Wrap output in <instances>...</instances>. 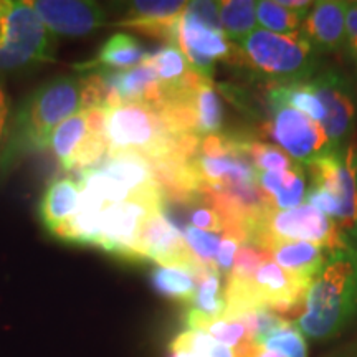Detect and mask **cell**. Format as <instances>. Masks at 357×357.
I'll use <instances>...</instances> for the list:
<instances>
[{"instance_id": "obj_6", "label": "cell", "mask_w": 357, "mask_h": 357, "mask_svg": "<svg viewBox=\"0 0 357 357\" xmlns=\"http://www.w3.org/2000/svg\"><path fill=\"white\" fill-rule=\"evenodd\" d=\"M162 208H166V194L160 185L121 204L108 205L100 217V238L96 247L114 257L141 260L137 238L142 223L151 213Z\"/></svg>"}, {"instance_id": "obj_36", "label": "cell", "mask_w": 357, "mask_h": 357, "mask_svg": "<svg viewBox=\"0 0 357 357\" xmlns=\"http://www.w3.org/2000/svg\"><path fill=\"white\" fill-rule=\"evenodd\" d=\"M7 114H8L7 98H6V93H3V89H2V86H0V141H2L3 131H6Z\"/></svg>"}, {"instance_id": "obj_8", "label": "cell", "mask_w": 357, "mask_h": 357, "mask_svg": "<svg viewBox=\"0 0 357 357\" xmlns=\"http://www.w3.org/2000/svg\"><path fill=\"white\" fill-rule=\"evenodd\" d=\"M268 102L270 121L266 124V131L294 162L307 166L321 155L337 151L331 146L319 123L276 100L268 98Z\"/></svg>"}, {"instance_id": "obj_3", "label": "cell", "mask_w": 357, "mask_h": 357, "mask_svg": "<svg viewBox=\"0 0 357 357\" xmlns=\"http://www.w3.org/2000/svg\"><path fill=\"white\" fill-rule=\"evenodd\" d=\"M238 43L236 63L275 86L310 82L318 68V52L301 32L281 35L258 26Z\"/></svg>"}, {"instance_id": "obj_28", "label": "cell", "mask_w": 357, "mask_h": 357, "mask_svg": "<svg viewBox=\"0 0 357 357\" xmlns=\"http://www.w3.org/2000/svg\"><path fill=\"white\" fill-rule=\"evenodd\" d=\"M247 153L258 172L289 171V169L298 166L278 146L268 144V142H261L257 139H250V137L247 139Z\"/></svg>"}, {"instance_id": "obj_9", "label": "cell", "mask_w": 357, "mask_h": 357, "mask_svg": "<svg viewBox=\"0 0 357 357\" xmlns=\"http://www.w3.org/2000/svg\"><path fill=\"white\" fill-rule=\"evenodd\" d=\"M137 252L141 260H154L159 266L182 268L190 271L197 280L208 273H215L194 257L182 231L174 225L171 218H167L166 208L151 213L142 223L137 238Z\"/></svg>"}, {"instance_id": "obj_35", "label": "cell", "mask_w": 357, "mask_h": 357, "mask_svg": "<svg viewBox=\"0 0 357 357\" xmlns=\"http://www.w3.org/2000/svg\"><path fill=\"white\" fill-rule=\"evenodd\" d=\"M346 47L357 63V2L347 3L346 10Z\"/></svg>"}, {"instance_id": "obj_19", "label": "cell", "mask_w": 357, "mask_h": 357, "mask_svg": "<svg viewBox=\"0 0 357 357\" xmlns=\"http://www.w3.org/2000/svg\"><path fill=\"white\" fill-rule=\"evenodd\" d=\"M149 53L129 33H114L106 40L100 53L93 61L77 65L82 68H106V70H131L142 65Z\"/></svg>"}, {"instance_id": "obj_17", "label": "cell", "mask_w": 357, "mask_h": 357, "mask_svg": "<svg viewBox=\"0 0 357 357\" xmlns=\"http://www.w3.org/2000/svg\"><path fill=\"white\" fill-rule=\"evenodd\" d=\"M189 102L194 114L195 136L202 139L218 134L222 129L223 108L212 79L200 77L194 71L189 83Z\"/></svg>"}, {"instance_id": "obj_33", "label": "cell", "mask_w": 357, "mask_h": 357, "mask_svg": "<svg viewBox=\"0 0 357 357\" xmlns=\"http://www.w3.org/2000/svg\"><path fill=\"white\" fill-rule=\"evenodd\" d=\"M190 227L213 234H223V222L213 207H197L190 212Z\"/></svg>"}, {"instance_id": "obj_26", "label": "cell", "mask_w": 357, "mask_h": 357, "mask_svg": "<svg viewBox=\"0 0 357 357\" xmlns=\"http://www.w3.org/2000/svg\"><path fill=\"white\" fill-rule=\"evenodd\" d=\"M222 280L218 273H208L200 278L189 310L208 319L222 318L227 310L225 284Z\"/></svg>"}, {"instance_id": "obj_29", "label": "cell", "mask_w": 357, "mask_h": 357, "mask_svg": "<svg viewBox=\"0 0 357 357\" xmlns=\"http://www.w3.org/2000/svg\"><path fill=\"white\" fill-rule=\"evenodd\" d=\"M261 347L280 352L283 357H307L305 334L296 324L287 321L280 329L263 341Z\"/></svg>"}, {"instance_id": "obj_2", "label": "cell", "mask_w": 357, "mask_h": 357, "mask_svg": "<svg viewBox=\"0 0 357 357\" xmlns=\"http://www.w3.org/2000/svg\"><path fill=\"white\" fill-rule=\"evenodd\" d=\"M83 109V84L78 77H58L26 96L13 116L0 164L10 167L25 154L50 146L58 124Z\"/></svg>"}, {"instance_id": "obj_24", "label": "cell", "mask_w": 357, "mask_h": 357, "mask_svg": "<svg viewBox=\"0 0 357 357\" xmlns=\"http://www.w3.org/2000/svg\"><path fill=\"white\" fill-rule=\"evenodd\" d=\"M151 283L160 296L190 303L199 280L190 271L174 266H158L151 273Z\"/></svg>"}, {"instance_id": "obj_5", "label": "cell", "mask_w": 357, "mask_h": 357, "mask_svg": "<svg viewBox=\"0 0 357 357\" xmlns=\"http://www.w3.org/2000/svg\"><path fill=\"white\" fill-rule=\"evenodd\" d=\"M55 38L30 2H6L0 71H17L55 60Z\"/></svg>"}, {"instance_id": "obj_39", "label": "cell", "mask_w": 357, "mask_h": 357, "mask_svg": "<svg viewBox=\"0 0 357 357\" xmlns=\"http://www.w3.org/2000/svg\"><path fill=\"white\" fill-rule=\"evenodd\" d=\"M172 357H199V356L190 354V352H172Z\"/></svg>"}, {"instance_id": "obj_13", "label": "cell", "mask_w": 357, "mask_h": 357, "mask_svg": "<svg viewBox=\"0 0 357 357\" xmlns=\"http://www.w3.org/2000/svg\"><path fill=\"white\" fill-rule=\"evenodd\" d=\"M347 3L341 0L314 2L301 24L305 35L318 53L339 52L346 47V10Z\"/></svg>"}, {"instance_id": "obj_10", "label": "cell", "mask_w": 357, "mask_h": 357, "mask_svg": "<svg viewBox=\"0 0 357 357\" xmlns=\"http://www.w3.org/2000/svg\"><path fill=\"white\" fill-rule=\"evenodd\" d=\"M307 83L324 108L321 128L334 149H344L356 121V96L351 79L336 70H328Z\"/></svg>"}, {"instance_id": "obj_38", "label": "cell", "mask_w": 357, "mask_h": 357, "mask_svg": "<svg viewBox=\"0 0 357 357\" xmlns=\"http://www.w3.org/2000/svg\"><path fill=\"white\" fill-rule=\"evenodd\" d=\"M3 8H6V2H0V40L3 35Z\"/></svg>"}, {"instance_id": "obj_27", "label": "cell", "mask_w": 357, "mask_h": 357, "mask_svg": "<svg viewBox=\"0 0 357 357\" xmlns=\"http://www.w3.org/2000/svg\"><path fill=\"white\" fill-rule=\"evenodd\" d=\"M172 352H190L199 357H238L230 347L220 344L207 333L189 329L181 333L171 344Z\"/></svg>"}, {"instance_id": "obj_16", "label": "cell", "mask_w": 357, "mask_h": 357, "mask_svg": "<svg viewBox=\"0 0 357 357\" xmlns=\"http://www.w3.org/2000/svg\"><path fill=\"white\" fill-rule=\"evenodd\" d=\"M185 321L189 329H197V331L207 333L217 342L230 347L238 357H253L258 349L255 337H253L250 328L240 319H208L189 310L187 311Z\"/></svg>"}, {"instance_id": "obj_21", "label": "cell", "mask_w": 357, "mask_h": 357, "mask_svg": "<svg viewBox=\"0 0 357 357\" xmlns=\"http://www.w3.org/2000/svg\"><path fill=\"white\" fill-rule=\"evenodd\" d=\"M88 136V109L78 111L71 118L58 124L50 136V147L65 169H73L78 149Z\"/></svg>"}, {"instance_id": "obj_30", "label": "cell", "mask_w": 357, "mask_h": 357, "mask_svg": "<svg viewBox=\"0 0 357 357\" xmlns=\"http://www.w3.org/2000/svg\"><path fill=\"white\" fill-rule=\"evenodd\" d=\"M184 240L187 247L190 248V252L194 253V257L202 263L204 266L211 268L217 273L215 270V258L218 253V247H220L222 236L213 231H205L194 229V227L185 225V229L182 230Z\"/></svg>"}, {"instance_id": "obj_22", "label": "cell", "mask_w": 357, "mask_h": 357, "mask_svg": "<svg viewBox=\"0 0 357 357\" xmlns=\"http://www.w3.org/2000/svg\"><path fill=\"white\" fill-rule=\"evenodd\" d=\"M218 15L223 35L231 42H242L258 29L257 2L253 0H225L218 2Z\"/></svg>"}, {"instance_id": "obj_11", "label": "cell", "mask_w": 357, "mask_h": 357, "mask_svg": "<svg viewBox=\"0 0 357 357\" xmlns=\"http://www.w3.org/2000/svg\"><path fill=\"white\" fill-rule=\"evenodd\" d=\"M30 3L53 35L84 37L105 24V12L95 2L37 0Z\"/></svg>"}, {"instance_id": "obj_18", "label": "cell", "mask_w": 357, "mask_h": 357, "mask_svg": "<svg viewBox=\"0 0 357 357\" xmlns=\"http://www.w3.org/2000/svg\"><path fill=\"white\" fill-rule=\"evenodd\" d=\"M178 48H187L199 55L211 58V60L229 61L236 56V47L230 43V40L223 33H217L213 30L200 24L184 12L178 25Z\"/></svg>"}, {"instance_id": "obj_25", "label": "cell", "mask_w": 357, "mask_h": 357, "mask_svg": "<svg viewBox=\"0 0 357 357\" xmlns=\"http://www.w3.org/2000/svg\"><path fill=\"white\" fill-rule=\"evenodd\" d=\"M270 100H276L289 108L300 111L306 114L312 121L321 123L324 119V108L318 100V96L312 93L310 83H293V84H280L273 86L268 93Z\"/></svg>"}, {"instance_id": "obj_23", "label": "cell", "mask_w": 357, "mask_h": 357, "mask_svg": "<svg viewBox=\"0 0 357 357\" xmlns=\"http://www.w3.org/2000/svg\"><path fill=\"white\" fill-rule=\"evenodd\" d=\"M311 7L289 8L276 0H261L257 2L258 25L268 32L281 35L300 32V26Z\"/></svg>"}, {"instance_id": "obj_1", "label": "cell", "mask_w": 357, "mask_h": 357, "mask_svg": "<svg viewBox=\"0 0 357 357\" xmlns=\"http://www.w3.org/2000/svg\"><path fill=\"white\" fill-rule=\"evenodd\" d=\"M357 316V248L333 250L305 296L298 328L316 341L336 337Z\"/></svg>"}, {"instance_id": "obj_32", "label": "cell", "mask_w": 357, "mask_h": 357, "mask_svg": "<svg viewBox=\"0 0 357 357\" xmlns=\"http://www.w3.org/2000/svg\"><path fill=\"white\" fill-rule=\"evenodd\" d=\"M185 13L207 26V29L213 30V32L223 33L220 25V15H218V2H208V0L187 2Z\"/></svg>"}, {"instance_id": "obj_7", "label": "cell", "mask_w": 357, "mask_h": 357, "mask_svg": "<svg viewBox=\"0 0 357 357\" xmlns=\"http://www.w3.org/2000/svg\"><path fill=\"white\" fill-rule=\"evenodd\" d=\"M311 185L328 190L339 202L334 223L347 240L357 243V149L347 144L307 164Z\"/></svg>"}, {"instance_id": "obj_20", "label": "cell", "mask_w": 357, "mask_h": 357, "mask_svg": "<svg viewBox=\"0 0 357 357\" xmlns=\"http://www.w3.org/2000/svg\"><path fill=\"white\" fill-rule=\"evenodd\" d=\"M146 61L153 66L158 75L164 95H169L181 88L187 77L194 71L178 45L174 43H166L158 52L149 53Z\"/></svg>"}, {"instance_id": "obj_14", "label": "cell", "mask_w": 357, "mask_h": 357, "mask_svg": "<svg viewBox=\"0 0 357 357\" xmlns=\"http://www.w3.org/2000/svg\"><path fill=\"white\" fill-rule=\"evenodd\" d=\"M266 250L276 265L307 283H312V280L319 275L331 253L323 245L296 240L271 242Z\"/></svg>"}, {"instance_id": "obj_34", "label": "cell", "mask_w": 357, "mask_h": 357, "mask_svg": "<svg viewBox=\"0 0 357 357\" xmlns=\"http://www.w3.org/2000/svg\"><path fill=\"white\" fill-rule=\"evenodd\" d=\"M306 204L314 207L316 211L323 212L324 215L331 217L333 220L337 217L339 212V202L337 199L334 197L333 194H329L328 190L323 189H316V187H310L306 192Z\"/></svg>"}, {"instance_id": "obj_4", "label": "cell", "mask_w": 357, "mask_h": 357, "mask_svg": "<svg viewBox=\"0 0 357 357\" xmlns=\"http://www.w3.org/2000/svg\"><path fill=\"white\" fill-rule=\"evenodd\" d=\"M245 242H253L265 250L271 242L278 240L318 243L329 252L351 243L339 231L331 217L307 204L289 211H265L245 229Z\"/></svg>"}, {"instance_id": "obj_12", "label": "cell", "mask_w": 357, "mask_h": 357, "mask_svg": "<svg viewBox=\"0 0 357 357\" xmlns=\"http://www.w3.org/2000/svg\"><path fill=\"white\" fill-rule=\"evenodd\" d=\"M185 8L187 2L181 0H139L129 6L126 17L119 22V25L177 45L178 25Z\"/></svg>"}, {"instance_id": "obj_37", "label": "cell", "mask_w": 357, "mask_h": 357, "mask_svg": "<svg viewBox=\"0 0 357 357\" xmlns=\"http://www.w3.org/2000/svg\"><path fill=\"white\" fill-rule=\"evenodd\" d=\"M253 357H283L280 354V352L276 351H271V349H266V347H258L255 354H253Z\"/></svg>"}, {"instance_id": "obj_31", "label": "cell", "mask_w": 357, "mask_h": 357, "mask_svg": "<svg viewBox=\"0 0 357 357\" xmlns=\"http://www.w3.org/2000/svg\"><path fill=\"white\" fill-rule=\"evenodd\" d=\"M243 242H245L243 236L236 234H223L220 247H218L217 258H215V270L222 278L227 280V276L230 275L236 252H238L240 245Z\"/></svg>"}, {"instance_id": "obj_15", "label": "cell", "mask_w": 357, "mask_h": 357, "mask_svg": "<svg viewBox=\"0 0 357 357\" xmlns=\"http://www.w3.org/2000/svg\"><path fill=\"white\" fill-rule=\"evenodd\" d=\"M82 184L70 177H61L53 181L40 199L38 212L40 220L50 234L60 229L63 223L75 215L79 207Z\"/></svg>"}]
</instances>
